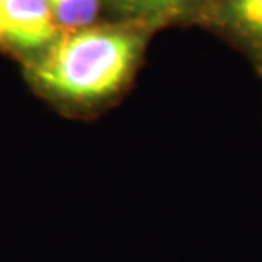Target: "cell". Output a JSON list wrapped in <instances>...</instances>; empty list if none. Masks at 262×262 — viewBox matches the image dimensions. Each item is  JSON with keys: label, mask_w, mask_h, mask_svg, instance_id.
Wrapping results in <instances>:
<instances>
[{"label": "cell", "mask_w": 262, "mask_h": 262, "mask_svg": "<svg viewBox=\"0 0 262 262\" xmlns=\"http://www.w3.org/2000/svg\"><path fill=\"white\" fill-rule=\"evenodd\" d=\"M143 36L111 26L60 33L28 63V78L45 99L72 113H91L114 101L138 67Z\"/></svg>", "instance_id": "6da1fadb"}, {"label": "cell", "mask_w": 262, "mask_h": 262, "mask_svg": "<svg viewBox=\"0 0 262 262\" xmlns=\"http://www.w3.org/2000/svg\"><path fill=\"white\" fill-rule=\"evenodd\" d=\"M46 0H5L2 41L20 51L39 55L60 36Z\"/></svg>", "instance_id": "7a4b0ae2"}, {"label": "cell", "mask_w": 262, "mask_h": 262, "mask_svg": "<svg viewBox=\"0 0 262 262\" xmlns=\"http://www.w3.org/2000/svg\"><path fill=\"white\" fill-rule=\"evenodd\" d=\"M206 12L262 60V0H211Z\"/></svg>", "instance_id": "3957f363"}, {"label": "cell", "mask_w": 262, "mask_h": 262, "mask_svg": "<svg viewBox=\"0 0 262 262\" xmlns=\"http://www.w3.org/2000/svg\"><path fill=\"white\" fill-rule=\"evenodd\" d=\"M121 17L141 24L165 23L206 12L211 0H109Z\"/></svg>", "instance_id": "277c9868"}, {"label": "cell", "mask_w": 262, "mask_h": 262, "mask_svg": "<svg viewBox=\"0 0 262 262\" xmlns=\"http://www.w3.org/2000/svg\"><path fill=\"white\" fill-rule=\"evenodd\" d=\"M58 28L68 31L92 26L102 0H46Z\"/></svg>", "instance_id": "5b68a950"}, {"label": "cell", "mask_w": 262, "mask_h": 262, "mask_svg": "<svg viewBox=\"0 0 262 262\" xmlns=\"http://www.w3.org/2000/svg\"><path fill=\"white\" fill-rule=\"evenodd\" d=\"M4 5H5V0H0V41H2V23H4Z\"/></svg>", "instance_id": "8992f818"}]
</instances>
